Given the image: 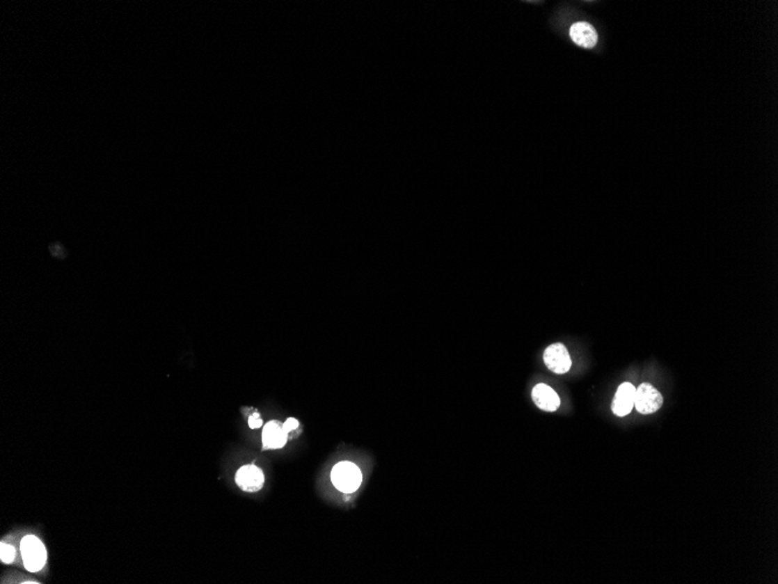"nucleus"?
<instances>
[{"instance_id": "1", "label": "nucleus", "mask_w": 778, "mask_h": 584, "mask_svg": "<svg viewBox=\"0 0 778 584\" xmlns=\"http://www.w3.org/2000/svg\"><path fill=\"white\" fill-rule=\"evenodd\" d=\"M333 485L344 494L357 491L363 482L361 470L352 462H340L333 466L331 473Z\"/></svg>"}, {"instance_id": "2", "label": "nucleus", "mask_w": 778, "mask_h": 584, "mask_svg": "<svg viewBox=\"0 0 778 584\" xmlns=\"http://www.w3.org/2000/svg\"><path fill=\"white\" fill-rule=\"evenodd\" d=\"M25 568L32 573L42 569L47 562L46 547L35 535H26L20 545Z\"/></svg>"}, {"instance_id": "3", "label": "nucleus", "mask_w": 778, "mask_h": 584, "mask_svg": "<svg viewBox=\"0 0 778 584\" xmlns=\"http://www.w3.org/2000/svg\"><path fill=\"white\" fill-rule=\"evenodd\" d=\"M663 405V395L651 384L643 383L636 388L634 407L643 416L657 412Z\"/></svg>"}, {"instance_id": "4", "label": "nucleus", "mask_w": 778, "mask_h": 584, "mask_svg": "<svg viewBox=\"0 0 778 584\" xmlns=\"http://www.w3.org/2000/svg\"><path fill=\"white\" fill-rule=\"evenodd\" d=\"M543 358L546 368L557 374H564L571 369L572 362L568 349L562 343H555L548 347Z\"/></svg>"}, {"instance_id": "5", "label": "nucleus", "mask_w": 778, "mask_h": 584, "mask_svg": "<svg viewBox=\"0 0 778 584\" xmlns=\"http://www.w3.org/2000/svg\"><path fill=\"white\" fill-rule=\"evenodd\" d=\"M236 483L243 491L257 492L262 489L264 476L262 470L254 464L240 468L236 473Z\"/></svg>"}, {"instance_id": "6", "label": "nucleus", "mask_w": 778, "mask_h": 584, "mask_svg": "<svg viewBox=\"0 0 778 584\" xmlns=\"http://www.w3.org/2000/svg\"><path fill=\"white\" fill-rule=\"evenodd\" d=\"M636 387L632 383H624L619 386L612 402V411L615 416H626L632 412L635 400Z\"/></svg>"}, {"instance_id": "7", "label": "nucleus", "mask_w": 778, "mask_h": 584, "mask_svg": "<svg viewBox=\"0 0 778 584\" xmlns=\"http://www.w3.org/2000/svg\"><path fill=\"white\" fill-rule=\"evenodd\" d=\"M535 405L546 412H555L561 405V399L551 387L546 384H537L532 392Z\"/></svg>"}, {"instance_id": "8", "label": "nucleus", "mask_w": 778, "mask_h": 584, "mask_svg": "<svg viewBox=\"0 0 778 584\" xmlns=\"http://www.w3.org/2000/svg\"><path fill=\"white\" fill-rule=\"evenodd\" d=\"M288 434L283 430L279 421H271L264 426L262 432V449H281L286 445Z\"/></svg>"}, {"instance_id": "9", "label": "nucleus", "mask_w": 778, "mask_h": 584, "mask_svg": "<svg viewBox=\"0 0 778 584\" xmlns=\"http://www.w3.org/2000/svg\"><path fill=\"white\" fill-rule=\"evenodd\" d=\"M570 36L575 45L584 48H593L598 42L596 31L589 22L573 24L570 29Z\"/></svg>"}, {"instance_id": "10", "label": "nucleus", "mask_w": 778, "mask_h": 584, "mask_svg": "<svg viewBox=\"0 0 778 584\" xmlns=\"http://www.w3.org/2000/svg\"><path fill=\"white\" fill-rule=\"evenodd\" d=\"M15 559V549L13 546L1 542L0 545V560L1 562L12 563Z\"/></svg>"}, {"instance_id": "11", "label": "nucleus", "mask_w": 778, "mask_h": 584, "mask_svg": "<svg viewBox=\"0 0 778 584\" xmlns=\"http://www.w3.org/2000/svg\"><path fill=\"white\" fill-rule=\"evenodd\" d=\"M262 423H262L259 413L255 412L248 418V426H250V428H252V429L260 428V427L262 426Z\"/></svg>"}, {"instance_id": "12", "label": "nucleus", "mask_w": 778, "mask_h": 584, "mask_svg": "<svg viewBox=\"0 0 778 584\" xmlns=\"http://www.w3.org/2000/svg\"><path fill=\"white\" fill-rule=\"evenodd\" d=\"M299 426H300V423H299L296 419H294V418H289V419H287L286 423H283V430H285L287 434L290 433V432H293V430L297 429V428H299Z\"/></svg>"}]
</instances>
